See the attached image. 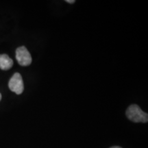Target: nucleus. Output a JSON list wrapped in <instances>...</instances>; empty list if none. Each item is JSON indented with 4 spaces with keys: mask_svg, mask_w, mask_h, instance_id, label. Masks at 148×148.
Masks as SVG:
<instances>
[{
    "mask_svg": "<svg viewBox=\"0 0 148 148\" xmlns=\"http://www.w3.org/2000/svg\"><path fill=\"white\" fill-rule=\"evenodd\" d=\"M66 2L69 3H73L75 2V0H66Z\"/></svg>",
    "mask_w": 148,
    "mask_h": 148,
    "instance_id": "39448f33",
    "label": "nucleus"
},
{
    "mask_svg": "<svg viewBox=\"0 0 148 148\" xmlns=\"http://www.w3.org/2000/svg\"><path fill=\"white\" fill-rule=\"evenodd\" d=\"M16 59L21 66H28L32 63V56L24 46L18 47L16 50Z\"/></svg>",
    "mask_w": 148,
    "mask_h": 148,
    "instance_id": "f03ea898",
    "label": "nucleus"
},
{
    "mask_svg": "<svg viewBox=\"0 0 148 148\" xmlns=\"http://www.w3.org/2000/svg\"><path fill=\"white\" fill-rule=\"evenodd\" d=\"M8 87L11 91L14 92L17 95H20L23 92L24 85L21 74L15 73L12 75L9 81Z\"/></svg>",
    "mask_w": 148,
    "mask_h": 148,
    "instance_id": "7ed1b4c3",
    "label": "nucleus"
},
{
    "mask_svg": "<svg viewBox=\"0 0 148 148\" xmlns=\"http://www.w3.org/2000/svg\"><path fill=\"white\" fill-rule=\"evenodd\" d=\"M1 94L0 93V101H1Z\"/></svg>",
    "mask_w": 148,
    "mask_h": 148,
    "instance_id": "0eeeda50",
    "label": "nucleus"
},
{
    "mask_svg": "<svg viewBox=\"0 0 148 148\" xmlns=\"http://www.w3.org/2000/svg\"><path fill=\"white\" fill-rule=\"evenodd\" d=\"M126 116L134 123H147L148 121L147 113L143 112L136 104H132L127 108Z\"/></svg>",
    "mask_w": 148,
    "mask_h": 148,
    "instance_id": "f257e3e1",
    "label": "nucleus"
},
{
    "mask_svg": "<svg viewBox=\"0 0 148 148\" xmlns=\"http://www.w3.org/2000/svg\"><path fill=\"white\" fill-rule=\"evenodd\" d=\"M13 65V61L7 54H0V69H10Z\"/></svg>",
    "mask_w": 148,
    "mask_h": 148,
    "instance_id": "20e7f679",
    "label": "nucleus"
},
{
    "mask_svg": "<svg viewBox=\"0 0 148 148\" xmlns=\"http://www.w3.org/2000/svg\"><path fill=\"white\" fill-rule=\"evenodd\" d=\"M110 148H122V147H119V146H113V147H111Z\"/></svg>",
    "mask_w": 148,
    "mask_h": 148,
    "instance_id": "423d86ee",
    "label": "nucleus"
}]
</instances>
